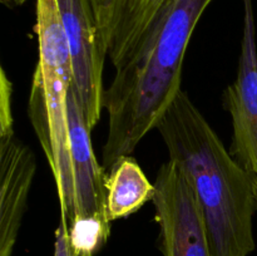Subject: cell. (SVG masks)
I'll list each match as a JSON object with an SVG mask.
<instances>
[{
  "label": "cell",
  "mask_w": 257,
  "mask_h": 256,
  "mask_svg": "<svg viewBox=\"0 0 257 256\" xmlns=\"http://www.w3.org/2000/svg\"><path fill=\"white\" fill-rule=\"evenodd\" d=\"M251 175V183H252V192H253V200H255V206L257 210V172L250 173Z\"/></svg>",
  "instance_id": "cell-14"
},
{
  "label": "cell",
  "mask_w": 257,
  "mask_h": 256,
  "mask_svg": "<svg viewBox=\"0 0 257 256\" xmlns=\"http://www.w3.org/2000/svg\"><path fill=\"white\" fill-rule=\"evenodd\" d=\"M213 0H167L104 90L108 133L103 168L110 170L162 117L181 92L182 67L198 20Z\"/></svg>",
  "instance_id": "cell-1"
},
{
  "label": "cell",
  "mask_w": 257,
  "mask_h": 256,
  "mask_svg": "<svg viewBox=\"0 0 257 256\" xmlns=\"http://www.w3.org/2000/svg\"><path fill=\"white\" fill-rule=\"evenodd\" d=\"M110 235V221L98 216H77L68 226V238L79 256H95Z\"/></svg>",
  "instance_id": "cell-11"
},
{
  "label": "cell",
  "mask_w": 257,
  "mask_h": 256,
  "mask_svg": "<svg viewBox=\"0 0 257 256\" xmlns=\"http://www.w3.org/2000/svg\"><path fill=\"white\" fill-rule=\"evenodd\" d=\"M232 120L231 155L248 173L257 172V48L252 2L245 0L243 35L235 82L223 94Z\"/></svg>",
  "instance_id": "cell-7"
},
{
  "label": "cell",
  "mask_w": 257,
  "mask_h": 256,
  "mask_svg": "<svg viewBox=\"0 0 257 256\" xmlns=\"http://www.w3.org/2000/svg\"><path fill=\"white\" fill-rule=\"evenodd\" d=\"M0 2H2V4L4 5V7L9 8V9H14V8L20 7V5L24 4L27 0H0Z\"/></svg>",
  "instance_id": "cell-13"
},
{
  "label": "cell",
  "mask_w": 257,
  "mask_h": 256,
  "mask_svg": "<svg viewBox=\"0 0 257 256\" xmlns=\"http://www.w3.org/2000/svg\"><path fill=\"white\" fill-rule=\"evenodd\" d=\"M105 213L112 221L128 217L155 197L151 183L132 156H123L110 167L105 180Z\"/></svg>",
  "instance_id": "cell-10"
},
{
  "label": "cell",
  "mask_w": 257,
  "mask_h": 256,
  "mask_svg": "<svg viewBox=\"0 0 257 256\" xmlns=\"http://www.w3.org/2000/svg\"><path fill=\"white\" fill-rule=\"evenodd\" d=\"M54 256H79L73 251L68 238V226L60 221L59 226L55 230Z\"/></svg>",
  "instance_id": "cell-12"
},
{
  "label": "cell",
  "mask_w": 257,
  "mask_h": 256,
  "mask_svg": "<svg viewBox=\"0 0 257 256\" xmlns=\"http://www.w3.org/2000/svg\"><path fill=\"white\" fill-rule=\"evenodd\" d=\"M72 63V85L92 131L102 114L104 40L88 0H58Z\"/></svg>",
  "instance_id": "cell-6"
},
{
  "label": "cell",
  "mask_w": 257,
  "mask_h": 256,
  "mask_svg": "<svg viewBox=\"0 0 257 256\" xmlns=\"http://www.w3.org/2000/svg\"><path fill=\"white\" fill-rule=\"evenodd\" d=\"M170 160L181 166L205 218L212 256H248L256 247L251 175L181 90L156 124Z\"/></svg>",
  "instance_id": "cell-2"
},
{
  "label": "cell",
  "mask_w": 257,
  "mask_h": 256,
  "mask_svg": "<svg viewBox=\"0 0 257 256\" xmlns=\"http://www.w3.org/2000/svg\"><path fill=\"white\" fill-rule=\"evenodd\" d=\"M34 32L38 63L28 114L54 177L60 221L69 226L78 215L68 125V95L73 72L58 0H35Z\"/></svg>",
  "instance_id": "cell-3"
},
{
  "label": "cell",
  "mask_w": 257,
  "mask_h": 256,
  "mask_svg": "<svg viewBox=\"0 0 257 256\" xmlns=\"http://www.w3.org/2000/svg\"><path fill=\"white\" fill-rule=\"evenodd\" d=\"M68 125H69L70 157L74 178L78 215L107 217L105 213L104 168L98 163L92 145L90 132L73 85L68 95Z\"/></svg>",
  "instance_id": "cell-8"
},
{
  "label": "cell",
  "mask_w": 257,
  "mask_h": 256,
  "mask_svg": "<svg viewBox=\"0 0 257 256\" xmlns=\"http://www.w3.org/2000/svg\"><path fill=\"white\" fill-rule=\"evenodd\" d=\"M113 67L128 59L167 0H88Z\"/></svg>",
  "instance_id": "cell-9"
},
{
  "label": "cell",
  "mask_w": 257,
  "mask_h": 256,
  "mask_svg": "<svg viewBox=\"0 0 257 256\" xmlns=\"http://www.w3.org/2000/svg\"><path fill=\"white\" fill-rule=\"evenodd\" d=\"M0 112V256H13L37 171L33 151L15 136L12 83L2 72Z\"/></svg>",
  "instance_id": "cell-5"
},
{
  "label": "cell",
  "mask_w": 257,
  "mask_h": 256,
  "mask_svg": "<svg viewBox=\"0 0 257 256\" xmlns=\"http://www.w3.org/2000/svg\"><path fill=\"white\" fill-rule=\"evenodd\" d=\"M155 187L152 202L163 256H212L203 213L181 166L172 160L163 163Z\"/></svg>",
  "instance_id": "cell-4"
}]
</instances>
